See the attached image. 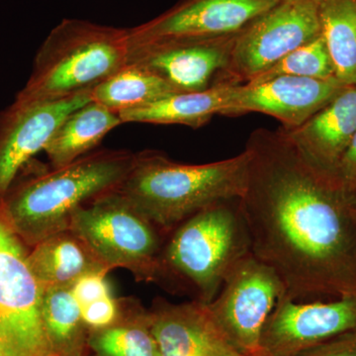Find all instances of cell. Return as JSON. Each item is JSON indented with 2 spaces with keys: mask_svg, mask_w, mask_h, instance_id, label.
Masks as SVG:
<instances>
[{
  "mask_svg": "<svg viewBox=\"0 0 356 356\" xmlns=\"http://www.w3.org/2000/svg\"><path fill=\"white\" fill-rule=\"evenodd\" d=\"M29 250L0 215V356H54Z\"/></svg>",
  "mask_w": 356,
  "mask_h": 356,
  "instance_id": "obj_8",
  "label": "cell"
},
{
  "mask_svg": "<svg viewBox=\"0 0 356 356\" xmlns=\"http://www.w3.org/2000/svg\"><path fill=\"white\" fill-rule=\"evenodd\" d=\"M124 301L113 295L81 307V316L89 332L100 331L114 325L123 313Z\"/></svg>",
  "mask_w": 356,
  "mask_h": 356,
  "instance_id": "obj_25",
  "label": "cell"
},
{
  "mask_svg": "<svg viewBox=\"0 0 356 356\" xmlns=\"http://www.w3.org/2000/svg\"><path fill=\"white\" fill-rule=\"evenodd\" d=\"M129 29L64 19L40 47L16 103L55 102L92 90L128 63Z\"/></svg>",
  "mask_w": 356,
  "mask_h": 356,
  "instance_id": "obj_5",
  "label": "cell"
},
{
  "mask_svg": "<svg viewBox=\"0 0 356 356\" xmlns=\"http://www.w3.org/2000/svg\"><path fill=\"white\" fill-rule=\"evenodd\" d=\"M108 273L107 271L88 273L72 285L70 290L79 308L105 297L111 296V286L107 280Z\"/></svg>",
  "mask_w": 356,
  "mask_h": 356,
  "instance_id": "obj_26",
  "label": "cell"
},
{
  "mask_svg": "<svg viewBox=\"0 0 356 356\" xmlns=\"http://www.w3.org/2000/svg\"><path fill=\"white\" fill-rule=\"evenodd\" d=\"M238 207L250 254L278 276L293 301L356 296V204L311 165L285 134H250Z\"/></svg>",
  "mask_w": 356,
  "mask_h": 356,
  "instance_id": "obj_1",
  "label": "cell"
},
{
  "mask_svg": "<svg viewBox=\"0 0 356 356\" xmlns=\"http://www.w3.org/2000/svg\"><path fill=\"white\" fill-rule=\"evenodd\" d=\"M346 86L339 79L278 76L259 84L232 86L224 116L264 113L282 124L284 130L303 125Z\"/></svg>",
  "mask_w": 356,
  "mask_h": 356,
  "instance_id": "obj_13",
  "label": "cell"
},
{
  "mask_svg": "<svg viewBox=\"0 0 356 356\" xmlns=\"http://www.w3.org/2000/svg\"><path fill=\"white\" fill-rule=\"evenodd\" d=\"M121 124L118 114L91 100L65 117L44 147V153L53 168L69 165L89 154Z\"/></svg>",
  "mask_w": 356,
  "mask_h": 356,
  "instance_id": "obj_19",
  "label": "cell"
},
{
  "mask_svg": "<svg viewBox=\"0 0 356 356\" xmlns=\"http://www.w3.org/2000/svg\"><path fill=\"white\" fill-rule=\"evenodd\" d=\"M179 92L152 70L128 62L92 88L91 100L119 114Z\"/></svg>",
  "mask_w": 356,
  "mask_h": 356,
  "instance_id": "obj_20",
  "label": "cell"
},
{
  "mask_svg": "<svg viewBox=\"0 0 356 356\" xmlns=\"http://www.w3.org/2000/svg\"><path fill=\"white\" fill-rule=\"evenodd\" d=\"M280 0H179L165 13L129 29L130 47L175 39H213L240 32Z\"/></svg>",
  "mask_w": 356,
  "mask_h": 356,
  "instance_id": "obj_11",
  "label": "cell"
},
{
  "mask_svg": "<svg viewBox=\"0 0 356 356\" xmlns=\"http://www.w3.org/2000/svg\"><path fill=\"white\" fill-rule=\"evenodd\" d=\"M69 228L110 270L121 267L137 280L163 285L165 234L119 189L77 208Z\"/></svg>",
  "mask_w": 356,
  "mask_h": 356,
  "instance_id": "obj_6",
  "label": "cell"
},
{
  "mask_svg": "<svg viewBox=\"0 0 356 356\" xmlns=\"http://www.w3.org/2000/svg\"><path fill=\"white\" fill-rule=\"evenodd\" d=\"M42 317L54 356H86L89 331L70 288L43 290Z\"/></svg>",
  "mask_w": 356,
  "mask_h": 356,
  "instance_id": "obj_21",
  "label": "cell"
},
{
  "mask_svg": "<svg viewBox=\"0 0 356 356\" xmlns=\"http://www.w3.org/2000/svg\"><path fill=\"white\" fill-rule=\"evenodd\" d=\"M320 22L337 79L356 86V0H321Z\"/></svg>",
  "mask_w": 356,
  "mask_h": 356,
  "instance_id": "obj_23",
  "label": "cell"
},
{
  "mask_svg": "<svg viewBox=\"0 0 356 356\" xmlns=\"http://www.w3.org/2000/svg\"><path fill=\"white\" fill-rule=\"evenodd\" d=\"M353 330L356 296L300 302L282 295L264 325L259 346L270 356H300Z\"/></svg>",
  "mask_w": 356,
  "mask_h": 356,
  "instance_id": "obj_10",
  "label": "cell"
},
{
  "mask_svg": "<svg viewBox=\"0 0 356 356\" xmlns=\"http://www.w3.org/2000/svg\"><path fill=\"white\" fill-rule=\"evenodd\" d=\"M88 348L96 356H161L149 311L124 301L120 318L106 329L89 332Z\"/></svg>",
  "mask_w": 356,
  "mask_h": 356,
  "instance_id": "obj_22",
  "label": "cell"
},
{
  "mask_svg": "<svg viewBox=\"0 0 356 356\" xmlns=\"http://www.w3.org/2000/svg\"><path fill=\"white\" fill-rule=\"evenodd\" d=\"M136 154L120 149L92 152L13 184L0 201V215L27 247L69 228L72 213L123 184Z\"/></svg>",
  "mask_w": 356,
  "mask_h": 356,
  "instance_id": "obj_2",
  "label": "cell"
},
{
  "mask_svg": "<svg viewBox=\"0 0 356 356\" xmlns=\"http://www.w3.org/2000/svg\"><path fill=\"white\" fill-rule=\"evenodd\" d=\"M278 76L337 79L334 64L322 35L288 54L247 84H259Z\"/></svg>",
  "mask_w": 356,
  "mask_h": 356,
  "instance_id": "obj_24",
  "label": "cell"
},
{
  "mask_svg": "<svg viewBox=\"0 0 356 356\" xmlns=\"http://www.w3.org/2000/svg\"><path fill=\"white\" fill-rule=\"evenodd\" d=\"M334 179L351 198H356V133L339 161Z\"/></svg>",
  "mask_w": 356,
  "mask_h": 356,
  "instance_id": "obj_27",
  "label": "cell"
},
{
  "mask_svg": "<svg viewBox=\"0 0 356 356\" xmlns=\"http://www.w3.org/2000/svg\"><path fill=\"white\" fill-rule=\"evenodd\" d=\"M238 33L219 38L135 44L130 47L128 62L152 70L180 92L205 90L228 67Z\"/></svg>",
  "mask_w": 356,
  "mask_h": 356,
  "instance_id": "obj_12",
  "label": "cell"
},
{
  "mask_svg": "<svg viewBox=\"0 0 356 356\" xmlns=\"http://www.w3.org/2000/svg\"><path fill=\"white\" fill-rule=\"evenodd\" d=\"M149 315L161 356H243L229 343L207 304L156 300Z\"/></svg>",
  "mask_w": 356,
  "mask_h": 356,
  "instance_id": "obj_15",
  "label": "cell"
},
{
  "mask_svg": "<svg viewBox=\"0 0 356 356\" xmlns=\"http://www.w3.org/2000/svg\"><path fill=\"white\" fill-rule=\"evenodd\" d=\"M250 254L238 199L211 204L170 232L161 252L163 285L209 304L232 269Z\"/></svg>",
  "mask_w": 356,
  "mask_h": 356,
  "instance_id": "obj_4",
  "label": "cell"
},
{
  "mask_svg": "<svg viewBox=\"0 0 356 356\" xmlns=\"http://www.w3.org/2000/svg\"><path fill=\"white\" fill-rule=\"evenodd\" d=\"M231 88L229 84H215L202 91L175 93L118 115L123 123L179 124L197 129L222 114Z\"/></svg>",
  "mask_w": 356,
  "mask_h": 356,
  "instance_id": "obj_18",
  "label": "cell"
},
{
  "mask_svg": "<svg viewBox=\"0 0 356 356\" xmlns=\"http://www.w3.org/2000/svg\"><path fill=\"white\" fill-rule=\"evenodd\" d=\"M353 201H355V202L356 204V198L353 199Z\"/></svg>",
  "mask_w": 356,
  "mask_h": 356,
  "instance_id": "obj_29",
  "label": "cell"
},
{
  "mask_svg": "<svg viewBox=\"0 0 356 356\" xmlns=\"http://www.w3.org/2000/svg\"><path fill=\"white\" fill-rule=\"evenodd\" d=\"M321 0H280L236 34L228 67L215 84H245L322 35ZM214 84V86H215Z\"/></svg>",
  "mask_w": 356,
  "mask_h": 356,
  "instance_id": "obj_7",
  "label": "cell"
},
{
  "mask_svg": "<svg viewBox=\"0 0 356 356\" xmlns=\"http://www.w3.org/2000/svg\"><path fill=\"white\" fill-rule=\"evenodd\" d=\"M282 295L284 288L276 273L250 254L232 269L207 305L229 343L248 356L261 350L262 329Z\"/></svg>",
  "mask_w": 356,
  "mask_h": 356,
  "instance_id": "obj_9",
  "label": "cell"
},
{
  "mask_svg": "<svg viewBox=\"0 0 356 356\" xmlns=\"http://www.w3.org/2000/svg\"><path fill=\"white\" fill-rule=\"evenodd\" d=\"M91 102V90L55 100L13 102L0 115V201L30 159L44 151L58 125L72 111Z\"/></svg>",
  "mask_w": 356,
  "mask_h": 356,
  "instance_id": "obj_14",
  "label": "cell"
},
{
  "mask_svg": "<svg viewBox=\"0 0 356 356\" xmlns=\"http://www.w3.org/2000/svg\"><path fill=\"white\" fill-rule=\"evenodd\" d=\"M28 259L43 289L72 288L86 274L110 271L70 228L37 243L31 248Z\"/></svg>",
  "mask_w": 356,
  "mask_h": 356,
  "instance_id": "obj_17",
  "label": "cell"
},
{
  "mask_svg": "<svg viewBox=\"0 0 356 356\" xmlns=\"http://www.w3.org/2000/svg\"><path fill=\"white\" fill-rule=\"evenodd\" d=\"M280 130L311 165L334 178L356 133V86H346L300 127Z\"/></svg>",
  "mask_w": 356,
  "mask_h": 356,
  "instance_id": "obj_16",
  "label": "cell"
},
{
  "mask_svg": "<svg viewBox=\"0 0 356 356\" xmlns=\"http://www.w3.org/2000/svg\"><path fill=\"white\" fill-rule=\"evenodd\" d=\"M300 356H356V330L343 332Z\"/></svg>",
  "mask_w": 356,
  "mask_h": 356,
  "instance_id": "obj_28",
  "label": "cell"
},
{
  "mask_svg": "<svg viewBox=\"0 0 356 356\" xmlns=\"http://www.w3.org/2000/svg\"><path fill=\"white\" fill-rule=\"evenodd\" d=\"M250 154L203 165L177 163L158 151L136 154L121 191L165 235L211 204L238 199L247 185Z\"/></svg>",
  "mask_w": 356,
  "mask_h": 356,
  "instance_id": "obj_3",
  "label": "cell"
}]
</instances>
